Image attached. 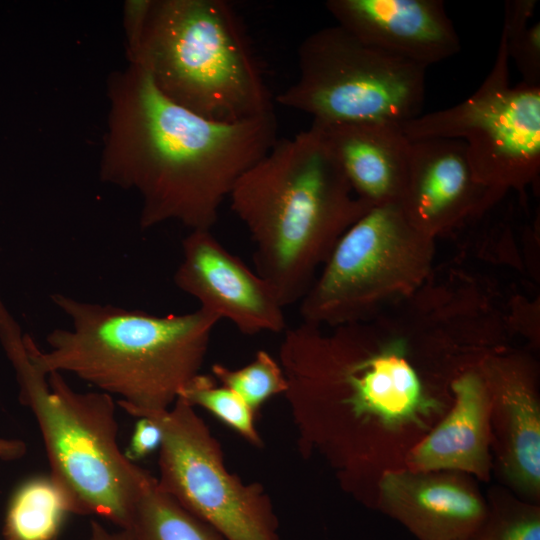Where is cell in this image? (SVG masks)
Returning <instances> with one entry per match:
<instances>
[{
  "label": "cell",
  "instance_id": "1",
  "mask_svg": "<svg viewBox=\"0 0 540 540\" xmlns=\"http://www.w3.org/2000/svg\"><path fill=\"white\" fill-rule=\"evenodd\" d=\"M473 334L470 312L433 284L369 320L287 328L278 362L300 448L372 507L380 476L404 468L450 409L454 378L482 355Z\"/></svg>",
  "mask_w": 540,
  "mask_h": 540
},
{
  "label": "cell",
  "instance_id": "2",
  "mask_svg": "<svg viewBox=\"0 0 540 540\" xmlns=\"http://www.w3.org/2000/svg\"><path fill=\"white\" fill-rule=\"evenodd\" d=\"M107 92L100 179L138 194L142 229L175 221L211 230L237 180L278 140L274 112L207 119L168 99L132 63L110 76Z\"/></svg>",
  "mask_w": 540,
  "mask_h": 540
},
{
  "label": "cell",
  "instance_id": "3",
  "mask_svg": "<svg viewBox=\"0 0 540 540\" xmlns=\"http://www.w3.org/2000/svg\"><path fill=\"white\" fill-rule=\"evenodd\" d=\"M228 200L253 242L255 272L284 307L301 301L343 233L372 208L312 126L277 140Z\"/></svg>",
  "mask_w": 540,
  "mask_h": 540
},
{
  "label": "cell",
  "instance_id": "4",
  "mask_svg": "<svg viewBox=\"0 0 540 540\" xmlns=\"http://www.w3.org/2000/svg\"><path fill=\"white\" fill-rule=\"evenodd\" d=\"M51 301L71 326L52 330L45 351L25 334L33 364L45 375L70 373L117 395L119 407L131 416L174 404L184 385L200 373L220 321L201 308L159 316L63 293H53Z\"/></svg>",
  "mask_w": 540,
  "mask_h": 540
},
{
  "label": "cell",
  "instance_id": "5",
  "mask_svg": "<svg viewBox=\"0 0 540 540\" xmlns=\"http://www.w3.org/2000/svg\"><path fill=\"white\" fill-rule=\"evenodd\" d=\"M128 63L174 103L234 123L273 113L270 91L243 24L224 0L125 4Z\"/></svg>",
  "mask_w": 540,
  "mask_h": 540
},
{
  "label": "cell",
  "instance_id": "6",
  "mask_svg": "<svg viewBox=\"0 0 540 540\" xmlns=\"http://www.w3.org/2000/svg\"><path fill=\"white\" fill-rule=\"evenodd\" d=\"M24 335L0 296V344L15 371L19 399L38 423L50 477L71 513L95 515L125 529L151 474L119 447L113 397L75 391L62 373L39 371Z\"/></svg>",
  "mask_w": 540,
  "mask_h": 540
},
{
  "label": "cell",
  "instance_id": "7",
  "mask_svg": "<svg viewBox=\"0 0 540 540\" xmlns=\"http://www.w3.org/2000/svg\"><path fill=\"white\" fill-rule=\"evenodd\" d=\"M435 241L409 223L399 203L370 208L343 233L299 302L302 322L365 321L408 299L433 274Z\"/></svg>",
  "mask_w": 540,
  "mask_h": 540
},
{
  "label": "cell",
  "instance_id": "8",
  "mask_svg": "<svg viewBox=\"0 0 540 540\" xmlns=\"http://www.w3.org/2000/svg\"><path fill=\"white\" fill-rule=\"evenodd\" d=\"M298 76L277 97L315 123L402 124L419 115L426 68L372 47L339 25L319 29L298 48Z\"/></svg>",
  "mask_w": 540,
  "mask_h": 540
},
{
  "label": "cell",
  "instance_id": "9",
  "mask_svg": "<svg viewBox=\"0 0 540 540\" xmlns=\"http://www.w3.org/2000/svg\"><path fill=\"white\" fill-rule=\"evenodd\" d=\"M410 141L460 140L477 180L506 194L523 193L540 174V85L509 82L502 35L494 64L461 103L400 124Z\"/></svg>",
  "mask_w": 540,
  "mask_h": 540
},
{
  "label": "cell",
  "instance_id": "10",
  "mask_svg": "<svg viewBox=\"0 0 540 540\" xmlns=\"http://www.w3.org/2000/svg\"><path fill=\"white\" fill-rule=\"evenodd\" d=\"M134 417L161 430L160 488L224 540H278V521L269 497L226 468L221 448L193 406L180 398L164 410Z\"/></svg>",
  "mask_w": 540,
  "mask_h": 540
},
{
  "label": "cell",
  "instance_id": "11",
  "mask_svg": "<svg viewBox=\"0 0 540 540\" xmlns=\"http://www.w3.org/2000/svg\"><path fill=\"white\" fill-rule=\"evenodd\" d=\"M490 401L493 469L519 498L540 504V396L536 361L508 347L478 360Z\"/></svg>",
  "mask_w": 540,
  "mask_h": 540
},
{
  "label": "cell",
  "instance_id": "12",
  "mask_svg": "<svg viewBox=\"0 0 540 540\" xmlns=\"http://www.w3.org/2000/svg\"><path fill=\"white\" fill-rule=\"evenodd\" d=\"M173 279L199 302V308L230 321L245 335L287 329L285 307L274 289L211 230H192L183 239L182 259Z\"/></svg>",
  "mask_w": 540,
  "mask_h": 540
},
{
  "label": "cell",
  "instance_id": "13",
  "mask_svg": "<svg viewBox=\"0 0 540 540\" xmlns=\"http://www.w3.org/2000/svg\"><path fill=\"white\" fill-rule=\"evenodd\" d=\"M504 196L477 180L462 141H411L408 176L399 205L421 233L436 240L480 217Z\"/></svg>",
  "mask_w": 540,
  "mask_h": 540
},
{
  "label": "cell",
  "instance_id": "14",
  "mask_svg": "<svg viewBox=\"0 0 540 540\" xmlns=\"http://www.w3.org/2000/svg\"><path fill=\"white\" fill-rule=\"evenodd\" d=\"M372 508L402 524L418 540H468L488 512L475 478L455 471H385Z\"/></svg>",
  "mask_w": 540,
  "mask_h": 540
},
{
  "label": "cell",
  "instance_id": "15",
  "mask_svg": "<svg viewBox=\"0 0 540 540\" xmlns=\"http://www.w3.org/2000/svg\"><path fill=\"white\" fill-rule=\"evenodd\" d=\"M328 12L362 42L427 69L460 50L439 0H329Z\"/></svg>",
  "mask_w": 540,
  "mask_h": 540
},
{
  "label": "cell",
  "instance_id": "16",
  "mask_svg": "<svg viewBox=\"0 0 540 540\" xmlns=\"http://www.w3.org/2000/svg\"><path fill=\"white\" fill-rule=\"evenodd\" d=\"M478 360L454 378L450 409L407 455L404 468L455 471L483 482L490 480L493 471L490 401Z\"/></svg>",
  "mask_w": 540,
  "mask_h": 540
},
{
  "label": "cell",
  "instance_id": "17",
  "mask_svg": "<svg viewBox=\"0 0 540 540\" xmlns=\"http://www.w3.org/2000/svg\"><path fill=\"white\" fill-rule=\"evenodd\" d=\"M355 194L371 207L399 203L408 176L411 141L400 124L312 122Z\"/></svg>",
  "mask_w": 540,
  "mask_h": 540
},
{
  "label": "cell",
  "instance_id": "18",
  "mask_svg": "<svg viewBox=\"0 0 540 540\" xmlns=\"http://www.w3.org/2000/svg\"><path fill=\"white\" fill-rule=\"evenodd\" d=\"M68 500L47 476L24 481L13 493L5 514V540H56L67 514Z\"/></svg>",
  "mask_w": 540,
  "mask_h": 540
},
{
  "label": "cell",
  "instance_id": "19",
  "mask_svg": "<svg viewBox=\"0 0 540 540\" xmlns=\"http://www.w3.org/2000/svg\"><path fill=\"white\" fill-rule=\"evenodd\" d=\"M123 530L131 540H224L216 530L163 491L152 475Z\"/></svg>",
  "mask_w": 540,
  "mask_h": 540
},
{
  "label": "cell",
  "instance_id": "20",
  "mask_svg": "<svg viewBox=\"0 0 540 540\" xmlns=\"http://www.w3.org/2000/svg\"><path fill=\"white\" fill-rule=\"evenodd\" d=\"M485 520L468 540H540V504L491 488Z\"/></svg>",
  "mask_w": 540,
  "mask_h": 540
},
{
  "label": "cell",
  "instance_id": "21",
  "mask_svg": "<svg viewBox=\"0 0 540 540\" xmlns=\"http://www.w3.org/2000/svg\"><path fill=\"white\" fill-rule=\"evenodd\" d=\"M178 398L193 407L208 410L246 441L256 447L262 446L255 427V412L235 392L219 386L213 376L195 375L180 390Z\"/></svg>",
  "mask_w": 540,
  "mask_h": 540
},
{
  "label": "cell",
  "instance_id": "22",
  "mask_svg": "<svg viewBox=\"0 0 540 540\" xmlns=\"http://www.w3.org/2000/svg\"><path fill=\"white\" fill-rule=\"evenodd\" d=\"M535 0L506 1L501 35L523 82L540 85V22L534 20Z\"/></svg>",
  "mask_w": 540,
  "mask_h": 540
},
{
  "label": "cell",
  "instance_id": "23",
  "mask_svg": "<svg viewBox=\"0 0 540 540\" xmlns=\"http://www.w3.org/2000/svg\"><path fill=\"white\" fill-rule=\"evenodd\" d=\"M211 371L216 381L235 392L254 412L274 395L284 394L287 388L279 362L264 350L242 368L213 364Z\"/></svg>",
  "mask_w": 540,
  "mask_h": 540
},
{
  "label": "cell",
  "instance_id": "24",
  "mask_svg": "<svg viewBox=\"0 0 540 540\" xmlns=\"http://www.w3.org/2000/svg\"><path fill=\"white\" fill-rule=\"evenodd\" d=\"M162 433L160 428L150 419L140 417L135 425L126 457L132 462L140 460L160 447Z\"/></svg>",
  "mask_w": 540,
  "mask_h": 540
},
{
  "label": "cell",
  "instance_id": "25",
  "mask_svg": "<svg viewBox=\"0 0 540 540\" xmlns=\"http://www.w3.org/2000/svg\"><path fill=\"white\" fill-rule=\"evenodd\" d=\"M87 540H131V538L126 530L112 531L100 522L93 520L90 522Z\"/></svg>",
  "mask_w": 540,
  "mask_h": 540
},
{
  "label": "cell",
  "instance_id": "26",
  "mask_svg": "<svg viewBox=\"0 0 540 540\" xmlns=\"http://www.w3.org/2000/svg\"><path fill=\"white\" fill-rule=\"evenodd\" d=\"M26 453V444L17 439L0 438V459L15 460Z\"/></svg>",
  "mask_w": 540,
  "mask_h": 540
}]
</instances>
